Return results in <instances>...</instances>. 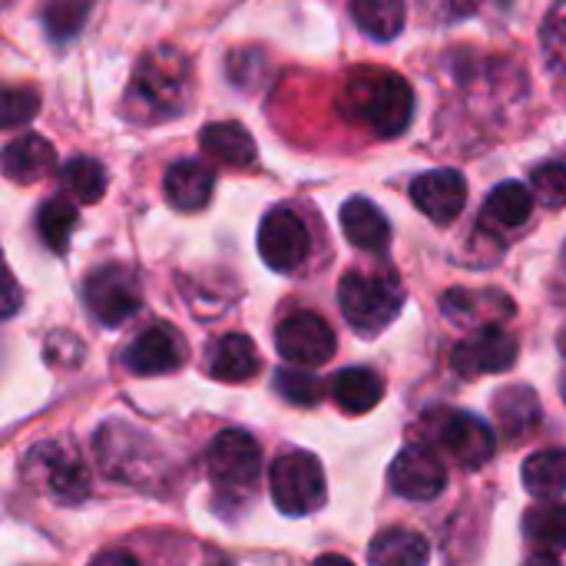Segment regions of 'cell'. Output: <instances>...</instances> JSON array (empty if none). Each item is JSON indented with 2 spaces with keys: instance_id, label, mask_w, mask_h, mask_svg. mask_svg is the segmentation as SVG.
Wrapping results in <instances>:
<instances>
[{
  "instance_id": "obj_1",
  "label": "cell",
  "mask_w": 566,
  "mask_h": 566,
  "mask_svg": "<svg viewBox=\"0 0 566 566\" xmlns=\"http://www.w3.org/2000/svg\"><path fill=\"white\" fill-rule=\"evenodd\" d=\"M192 99V63L176 46L163 43L139 56L123 96V116L139 126L176 119Z\"/></svg>"
},
{
  "instance_id": "obj_2",
  "label": "cell",
  "mask_w": 566,
  "mask_h": 566,
  "mask_svg": "<svg viewBox=\"0 0 566 566\" xmlns=\"http://www.w3.org/2000/svg\"><path fill=\"white\" fill-rule=\"evenodd\" d=\"M345 109L375 136L391 139L411 126L415 90L405 76L391 70H355L345 86Z\"/></svg>"
},
{
  "instance_id": "obj_3",
  "label": "cell",
  "mask_w": 566,
  "mask_h": 566,
  "mask_svg": "<svg viewBox=\"0 0 566 566\" xmlns=\"http://www.w3.org/2000/svg\"><path fill=\"white\" fill-rule=\"evenodd\" d=\"M401 302H405V292L391 275L348 272L338 285V305L358 335L385 332L398 318Z\"/></svg>"
},
{
  "instance_id": "obj_4",
  "label": "cell",
  "mask_w": 566,
  "mask_h": 566,
  "mask_svg": "<svg viewBox=\"0 0 566 566\" xmlns=\"http://www.w3.org/2000/svg\"><path fill=\"white\" fill-rule=\"evenodd\" d=\"M27 481L56 504H80L90 494V474L80 454L63 441H43L23 458Z\"/></svg>"
},
{
  "instance_id": "obj_5",
  "label": "cell",
  "mask_w": 566,
  "mask_h": 566,
  "mask_svg": "<svg viewBox=\"0 0 566 566\" xmlns=\"http://www.w3.org/2000/svg\"><path fill=\"white\" fill-rule=\"evenodd\" d=\"M269 488L275 507L289 517L315 514L325 504V471L308 451H289L275 458L269 468Z\"/></svg>"
},
{
  "instance_id": "obj_6",
  "label": "cell",
  "mask_w": 566,
  "mask_h": 566,
  "mask_svg": "<svg viewBox=\"0 0 566 566\" xmlns=\"http://www.w3.org/2000/svg\"><path fill=\"white\" fill-rule=\"evenodd\" d=\"M83 298H86V308L90 315L106 325V328H116L123 322H129L139 305H143V289H139V279L136 272H129L126 265H106V269H96L86 285H83Z\"/></svg>"
},
{
  "instance_id": "obj_7",
  "label": "cell",
  "mask_w": 566,
  "mask_h": 566,
  "mask_svg": "<svg viewBox=\"0 0 566 566\" xmlns=\"http://www.w3.org/2000/svg\"><path fill=\"white\" fill-rule=\"evenodd\" d=\"M259 252L269 269L295 272L312 252V235H308L302 216L289 206H275L259 226Z\"/></svg>"
},
{
  "instance_id": "obj_8",
  "label": "cell",
  "mask_w": 566,
  "mask_h": 566,
  "mask_svg": "<svg viewBox=\"0 0 566 566\" xmlns=\"http://www.w3.org/2000/svg\"><path fill=\"white\" fill-rule=\"evenodd\" d=\"M517 338L504 328V325H491L481 332H471L464 342L454 345L451 352V368L464 378L474 375H501L507 368H514L517 361Z\"/></svg>"
},
{
  "instance_id": "obj_9",
  "label": "cell",
  "mask_w": 566,
  "mask_h": 566,
  "mask_svg": "<svg viewBox=\"0 0 566 566\" xmlns=\"http://www.w3.org/2000/svg\"><path fill=\"white\" fill-rule=\"evenodd\" d=\"M149 454H153L149 441L143 438V431H136L129 424L109 421L96 434L99 468L109 478H116V481H143L146 478V468L153 464Z\"/></svg>"
},
{
  "instance_id": "obj_10",
  "label": "cell",
  "mask_w": 566,
  "mask_h": 566,
  "mask_svg": "<svg viewBox=\"0 0 566 566\" xmlns=\"http://www.w3.org/2000/svg\"><path fill=\"white\" fill-rule=\"evenodd\" d=\"M209 478L222 488H249L262 474V451L252 434L245 431H222L212 438L209 454Z\"/></svg>"
},
{
  "instance_id": "obj_11",
  "label": "cell",
  "mask_w": 566,
  "mask_h": 566,
  "mask_svg": "<svg viewBox=\"0 0 566 566\" xmlns=\"http://www.w3.org/2000/svg\"><path fill=\"white\" fill-rule=\"evenodd\" d=\"M279 355L292 365H325L335 355V332L315 312L289 315L275 332Z\"/></svg>"
},
{
  "instance_id": "obj_12",
  "label": "cell",
  "mask_w": 566,
  "mask_h": 566,
  "mask_svg": "<svg viewBox=\"0 0 566 566\" xmlns=\"http://www.w3.org/2000/svg\"><path fill=\"white\" fill-rule=\"evenodd\" d=\"M388 481H391V491L405 501H434L448 484V471L428 448L411 444L398 451V458L391 461Z\"/></svg>"
},
{
  "instance_id": "obj_13",
  "label": "cell",
  "mask_w": 566,
  "mask_h": 566,
  "mask_svg": "<svg viewBox=\"0 0 566 566\" xmlns=\"http://www.w3.org/2000/svg\"><path fill=\"white\" fill-rule=\"evenodd\" d=\"M441 312L444 318H451L461 328H491V325H504L507 318H514V302L511 295L497 292V289H451L441 295Z\"/></svg>"
},
{
  "instance_id": "obj_14",
  "label": "cell",
  "mask_w": 566,
  "mask_h": 566,
  "mask_svg": "<svg viewBox=\"0 0 566 566\" xmlns=\"http://www.w3.org/2000/svg\"><path fill=\"white\" fill-rule=\"evenodd\" d=\"M438 441L461 468H484L497 451L494 431L481 418L464 415V411H451L441 418Z\"/></svg>"
},
{
  "instance_id": "obj_15",
  "label": "cell",
  "mask_w": 566,
  "mask_h": 566,
  "mask_svg": "<svg viewBox=\"0 0 566 566\" xmlns=\"http://www.w3.org/2000/svg\"><path fill=\"white\" fill-rule=\"evenodd\" d=\"M411 202L431 222L451 226L468 202V182L458 169H431L411 182Z\"/></svg>"
},
{
  "instance_id": "obj_16",
  "label": "cell",
  "mask_w": 566,
  "mask_h": 566,
  "mask_svg": "<svg viewBox=\"0 0 566 566\" xmlns=\"http://www.w3.org/2000/svg\"><path fill=\"white\" fill-rule=\"evenodd\" d=\"M182 365H186V342L172 325H149L126 348V368L133 375H172Z\"/></svg>"
},
{
  "instance_id": "obj_17",
  "label": "cell",
  "mask_w": 566,
  "mask_h": 566,
  "mask_svg": "<svg viewBox=\"0 0 566 566\" xmlns=\"http://www.w3.org/2000/svg\"><path fill=\"white\" fill-rule=\"evenodd\" d=\"M212 189H216V172L212 166L199 163V159H182V163H172L166 179H163V192H166V202L179 212H199L209 206L212 199Z\"/></svg>"
},
{
  "instance_id": "obj_18",
  "label": "cell",
  "mask_w": 566,
  "mask_h": 566,
  "mask_svg": "<svg viewBox=\"0 0 566 566\" xmlns=\"http://www.w3.org/2000/svg\"><path fill=\"white\" fill-rule=\"evenodd\" d=\"M342 232L361 252H385L391 245V222L371 199H348L342 206Z\"/></svg>"
},
{
  "instance_id": "obj_19",
  "label": "cell",
  "mask_w": 566,
  "mask_h": 566,
  "mask_svg": "<svg viewBox=\"0 0 566 566\" xmlns=\"http://www.w3.org/2000/svg\"><path fill=\"white\" fill-rule=\"evenodd\" d=\"M56 166V153L53 146L36 136V133H27V136H17L13 143H7L3 149V176L10 182H36L43 179L46 172H53Z\"/></svg>"
},
{
  "instance_id": "obj_20",
  "label": "cell",
  "mask_w": 566,
  "mask_h": 566,
  "mask_svg": "<svg viewBox=\"0 0 566 566\" xmlns=\"http://www.w3.org/2000/svg\"><path fill=\"white\" fill-rule=\"evenodd\" d=\"M534 212V196L524 182H501L491 189L484 212H481V229H521Z\"/></svg>"
},
{
  "instance_id": "obj_21",
  "label": "cell",
  "mask_w": 566,
  "mask_h": 566,
  "mask_svg": "<svg viewBox=\"0 0 566 566\" xmlns=\"http://www.w3.org/2000/svg\"><path fill=\"white\" fill-rule=\"evenodd\" d=\"M332 398L348 415H368L385 398V381L371 368H345L332 381Z\"/></svg>"
},
{
  "instance_id": "obj_22",
  "label": "cell",
  "mask_w": 566,
  "mask_h": 566,
  "mask_svg": "<svg viewBox=\"0 0 566 566\" xmlns=\"http://www.w3.org/2000/svg\"><path fill=\"white\" fill-rule=\"evenodd\" d=\"M206 156L222 166H252L255 163V139L242 123H209L199 136Z\"/></svg>"
},
{
  "instance_id": "obj_23",
  "label": "cell",
  "mask_w": 566,
  "mask_h": 566,
  "mask_svg": "<svg viewBox=\"0 0 566 566\" xmlns=\"http://www.w3.org/2000/svg\"><path fill=\"white\" fill-rule=\"evenodd\" d=\"M209 355V371L219 381H249L259 371V352L249 335H222Z\"/></svg>"
},
{
  "instance_id": "obj_24",
  "label": "cell",
  "mask_w": 566,
  "mask_h": 566,
  "mask_svg": "<svg viewBox=\"0 0 566 566\" xmlns=\"http://www.w3.org/2000/svg\"><path fill=\"white\" fill-rule=\"evenodd\" d=\"M368 560H371V566H428L431 547L421 534L395 527V531H385L371 541Z\"/></svg>"
},
{
  "instance_id": "obj_25",
  "label": "cell",
  "mask_w": 566,
  "mask_h": 566,
  "mask_svg": "<svg viewBox=\"0 0 566 566\" xmlns=\"http://www.w3.org/2000/svg\"><path fill=\"white\" fill-rule=\"evenodd\" d=\"M524 488L537 501H557L566 491V448H547L524 461Z\"/></svg>"
},
{
  "instance_id": "obj_26",
  "label": "cell",
  "mask_w": 566,
  "mask_h": 566,
  "mask_svg": "<svg viewBox=\"0 0 566 566\" xmlns=\"http://www.w3.org/2000/svg\"><path fill=\"white\" fill-rule=\"evenodd\" d=\"M494 411H497V418L504 424V434L511 441H521V438L534 434L537 424H541V398L524 385L501 391L494 398Z\"/></svg>"
},
{
  "instance_id": "obj_27",
  "label": "cell",
  "mask_w": 566,
  "mask_h": 566,
  "mask_svg": "<svg viewBox=\"0 0 566 566\" xmlns=\"http://www.w3.org/2000/svg\"><path fill=\"white\" fill-rule=\"evenodd\" d=\"M348 10L358 30L381 43L395 40L405 30V17H408L405 0H348Z\"/></svg>"
},
{
  "instance_id": "obj_28",
  "label": "cell",
  "mask_w": 566,
  "mask_h": 566,
  "mask_svg": "<svg viewBox=\"0 0 566 566\" xmlns=\"http://www.w3.org/2000/svg\"><path fill=\"white\" fill-rule=\"evenodd\" d=\"M60 179H63V189H66L76 202H83V206L99 202L103 192H106V172H103V166H99L96 159H90V156L70 159V163L63 166Z\"/></svg>"
},
{
  "instance_id": "obj_29",
  "label": "cell",
  "mask_w": 566,
  "mask_h": 566,
  "mask_svg": "<svg viewBox=\"0 0 566 566\" xmlns=\"http://www.w3.org/2000/svg\"><path fill=\"white\" fill-rule=\"evenodd\" d=\"M36 229H40V239H43L46 249L66 252L70 235H73V229H76V209H73L66 199H50V202L40 206Z\"/></svg>"
},
{
  "instance_id": "obj_30",
  "label": "cell",
  "mask_w": 566,
  "mask_h": 566,
  "mask_svg": "<svg viewBox=\"0 0 566 566\" xmlns=\"http://www.w3.org/2000/svg\"><path fill=\"white\" fill-rule=\"evenodd\" d=\"M527 537L541 544L544 551H566V504H547L534 507L527 514Z\"/></svg>"
},
{
  "instance_id": "obj_31",
  "label": "cell",
  "mask_w": 566,
  "mask_h": 566,
  "mask_svg": "<svg viewBox=\"0 0 566 566\" xmlns=\"http://www.w3.org/2000/svg\"><path fill=\"white\" fill-rule=\"evenodd\" d=\"M93 0H46L43 3V27L53 40H70L83 30Z\"/></svg>"
},
{
  "instance_id": "obj_32",
  "label": "cell",
  "mask_w": 566,
  "mask_h": 566,
  "mask_svg": "<svg viewBox=\"0 0 566 566\" xmlns=\"http://www.w3.org/2000/svg\"><path fill=\"white\" fill-rule=\"evenodd\" d=\"M541 46H544V60L551 70L566 73V0H557L541 27Z\"/></svg>"
},
{
  "instance_id": "obj_33",
  "label": "cell",
  "mask_w": 566,
  "mask_h": 566,
  "mask_svg": "<svg viewBox=\"0 0 566 566\" xmlns=\"http://www.w3.org/2000/svg\"><path fill=\"white\" fill-rule=\"evenodd\" d=\"M275 388H279V395L285 401L302 405V408L322 401V381L315 375H308V371H298V368H282L275 375Z\"/></svg>"
},
{
  "instance_id": "obj_34",
  "label": "cell",
  "mask_w": 566,
  "mask_h": 566,
  "mask_svg": "<svg viewBox=\"0 0 566 566\" xmlns=\"http://www.w3.org/2000/svg\"><path fill=\"white\" fill-rule=\"evenodd\" d=\"M531 189L534 196L551 206V209H560L566 206V166L564 163H544L531 172Z\"/></svg>"
},
{
  "instance_id": "obj_35",
  "label": "cell",
  "mask_w": 566,
  "mask_h": 566,
  "mask_svg": "<svg viewBox=\"0 0 566 566\" xmlns=\"http://www.w3.org/2000/svg\"><path fill=\"white\" fill-rule=\"evenodd\" d=\"M3 113H0V123L7 126V129H13V126H23V123H30L33 116H36V109H40V96H36V90H27V86H10L7 93H3Z\"/></svg>"
},
{
  "instance_id": "obj_36",
  "label": "cell",
  "mask_w": 566,
  "mask_h": 566,
  "mask_svg": "<svg viewBox=\"0 0 566 566\" xmlns=\"http://www.w3.org/2000/svg\"><path fill=\"white\" fill-rule=\"evenodd\" d=\"M90 566H139L136 564V557L129 554V551H103V554H96Z\"/></svg>"
},
{
  "instance_id": "obj_37",
  "label": "cell",
  "mask_w": 566,
  "mask_h": 566,
  "mask_svg": "<svg viewBox=\"0 0 566 566\" xmlns=\"http://www.w3.org/2000/svg\"><path fill=\"white\" fill-rule=\"evenodd\" d=\"M524 566H564V564H560V557H557L554 551H541V554H534V557H531Z\"/></svg>"
},
{
  "instance_id": "obj_38",
  "label": "cell",
  "mask_w": 566,
  "mask_h": 566,
  "mask_svg": "<svg viewBox=\"0 0 566 566\" xmlns=\"http://www.w3.org/2000/svg\"><path fill=\"white\" fill-rule=\"evenodd\" d=\"M312 566H355L348 557H342V554H325V557H318Z\"/></svg>"
},
{
  "instance_id": "obj_39",
  "label": "cell",
  "mask_w": 566,
  "mask_h": 566,
  "mask_svg": "<svg viewBox=\"0 0 566 566\" xmlns=\"http://www.w3.org/2000/svg\"><path fill=\"white\" fill-rule=\"evenodd\" d=\"M560 352H564V355H566V328H564V332H560Z\"/></svg>"
},
{
  "instance_id": "obj_40",
  "label": "cell",
  "mask_w": 566,
  "mask_h": 566,
  "mask_svg": "<svg viewBox=\"0 0 566 566\" xmlns=\"http://www.w3.org/2000/svg\"><path fill=\"white\" fill-rule=\"evenodd\" d=\"M564 401H566V378H564Z\"/></svg>"
}]
</instances>
